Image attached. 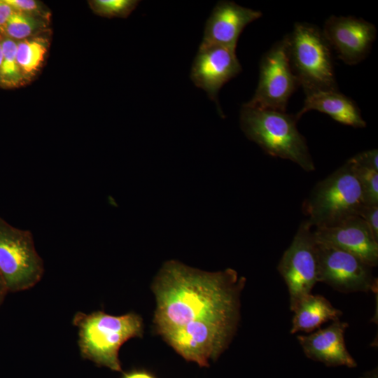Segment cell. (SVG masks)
<instances>
[{"instance_id": "3957f363", "label": "cell", "mask_w": 378, "mask_h": 378, "mask_svg": "<svg viewBox=\"0 0 378 378\" xmlns=\"http://www.w3.org/2000/svg\"><path fill=\"white\" fill-rule=\"evenodd\" d=\"M73 323L78 329L82 356L115 371L121 370L118 358L121 346L143 333L142 319L134 313L112 316L102 311L78 312Z\"/></svg>"}, {"instance_id": "4fadbf2b", "label": "cell", "mask_w": 378, "mask_h": 378, "mask_svg": "<svg viewBox=\"0 0 378 378\" xmlns=\"http://www.w3.org/2000/svg\"><path fill=\"white\" fill-rule=\"evenodd\" d=\"M262 15L261 11L243 7L234 1H220L207 19L200 45H218L236 50L244 28Z\"/></svg>"}, {"instance_id": "44dd1931", "label": "cell", "mask_w": 378, "mask_h": 378, "mask_svg": "<svg viewBox=\"0 0 378 378\" xmlns=\"http://www.w3.org/2000/svg\"><path fill=\"white\" fill-rule=\"evenodd\" d=\"M138 1L132 0H97L95 8L107 16H127L137 6Z\"/></svg>"}, {"instance_id": "6da1fadb", "label": "cell", "mask_w": 378, "mask_h": 378, "mask_svg": "<svg viewBox=\"0 0 378 378\" xmlns=\"http://www.w3.org/2000/svg\"><path fill=\"white\" fill-rule=\"evenodd\" d=\"M245 281L232 269L206 272L174 260L165 262L153 285L158 333L164 337L178 330L206 325L235 332Z\"/></svg>"}, {"instance_id": "ac0fdd59", "label": "cell", "mask_w": 378, "mask_h": 378, "mask_svg": "<svg viewBox=\"0 0 378 378\" xmlns=\"http://www.w3.org/2000/svg\"><path fill=\"white\" fill-rule=\"evenodd\" d=\"M2 62L0 66L1 80L8 85H16L22 78V72L17 61V43L10 38L1 43Z\"/></svg>"}, {"instance_id": "7402d4cb", "label": "cell", "mask_w": 378, "mask_h": 378, "mask_svg": "<svg viewBox=\"0 0 378 378\" xmlns=\"http://www.w3.org/2000/svg\"><path fill=\"white\" fill-rule=\"evenodd\" d=\"M368 227L378 240V205H363L359 215Z\"/></svg>"}, {"instance_id": "7a4b0ae2", "label": "cell", "mask_w": 378, "mask_h": 378, "mask_svg": "<svg viewBox=\"0 0 378 378\" xmlns=\"http://www.w3.org/2000/svg\"><path fill=\"white\" fill-rule=\"evenodd\" d=\"M296 114L242 105L240 127L246 136L267 154L290 160L306 172L315 165L304 136L299 132Z\"/></svg>"}, {"instance_id": "5b68a950", "label": "cell", "mask_w": 378, "mask_h": 378, "mask_svg": "<svg viewBox=\"0 0 378 378\" xmlns=\"http://www.w3.org/2000/svg\"><path fill=\"white\" fill-rule=\"evenodd\" d=\"M363 206L360 187L351 164H345L319 181L302 204L307 220L323 228L358 216Z\"/></svg>"}, {"instance_id": "484cf974", "label": "cell", "mask_w": 378, "mask_h": 378, "mask_svg": "<svg viewBox=\"0 0 378 378\" xmlns=\"http://www.w3.org/2000/svg\"><path fill=\"white\" fill-rule=\"evenodd\" d=\"M123 378H155L150 374L145 371H134L125 374Z\"/></svg>"}, {"instance_id": "ffe728a7", "label": "cell", "mask_w": 378, "mask_h": 378, "mask_svg": "<svg viewBox=\"0 0 378 378\" xmlns=\"http://www.w3.org/2000/svg\"><path fill=\"white\" fill-rule=\"evenodd\" d=\"M36 20L24 13L13 11L4 26L6 34L16 39H24L36 30Z\"/></svg>"}, {"instance_id": "7c38bea8", "label": "cell", "mask_w": 378, "mask_h": 378, "mask_svg": "<svg viewBox=\"0 0 378 378\" xmlns=\"http://www.w3.org/2000/svg\"><path fill=\"white\" fill-rule=\"evenodd\" d=\"M315 239L349 252L372 267L378 264V240L360 216H354L335 225L316 228Z\"/></svg>"}, {"instance_id": "8992f818", "label": "cell", "mask_w": 378, "mask_h": 378, "mask_svg": "<svg viewBox=\"0 0 378 378\" xmlns=\"http://www.w3.org/2000/svg\"><path fill=\"white\" fill-rule=\"evenodd\" d=\"M44 273L32 234L17 228L0 216V274L8 292L26 290L36 285Z\"/></svg>"}, {"instance_id": "52a82bcc", "label": "cell", "mask_w": 378, "mask_h": 378, "mask_svg": "<svg viewBox=\"0 0 378 378\" xmlns=\"http://www.w3.org/2000/svg\"><path fill=\"white\" fill-rule=\"evenodd\" d=\"M312 227L307 220L301 223L277 267L287 286L292 312L318 282L316 241Z\"/></svg>"}, {"instance_id": "2e32d148", "label": "cell", "mask_w": 378, "mask_h": 378, "mask_svg": "<svg viewBox=\"0 0 378 378\" xmlns=\"http://www.w3.org/2000/svg\"><path fill=\"white\" fill-rule=\"evenodd\" d=\"M290 333L310 332L329 321L340 320L342 312L321 295L309 294L293 311Z\"/></svg>"}, {"instance_id": "8fae6325", "label": "cell", "mask_w": 378, "mask_h": 378, "mask_svg": "<svg viewBox=\"0 0 378 378\" xmlns=\"http://www.w3.org/2000/svg\"><path fill=\"white\" fill-rule=\"evenodd\" d=\"M241 70L236 50L218 45H200L190 76L195 85L216 102L220 111L218 100L220 88Z\"/></svg>"}, {"instance_id": "30bf717a", "label": "cell", "mask_w": 378, "mask_h": 378, "mask_svg": "<svg viewBox=\"0 0 378 378\" xmlns=\"http://www.w3.org/2000/svg\"><path fill=\"white\" fill-rule=\"evenodd\" d=\"M321 30L331 50L347 65L364 60L377 36L373 24L354 16L330 15Z\"/></svg>"}, {"instance_id": "5bb4252c", "label": "cell", "mask_w": 378, "mask_h": 378, "mask_svg": "<svg viewBox=\"0 0 378 378\" xmlns=\"http://www.w3.org/2000/svg\"><path fill=\"white\" fill-rule=\"evenodd\" d=\"M348 326V323L337 320L308 335H298L297 339L309 358L328 366L354 368L356 362L346 349L344 342Z\"/></svg>"}, {"instance_id": "603a6c76", "label": "cell", "mask_w": 378, "mask_h": 378, "mask_svg": "<svg viewBox=\"0 0 378 378\" xmlns=\"http://www.w3.org/2000/svg\"><path fill=\"white\" fill-rule=\"evenodd\" d=\"M350 160L359 165L372 168L378 171V150L377 149L368 150L356 154Z\"/></svg>"}, {"instance_id": "d4e9b609", "label": "cell", "mask_w": 378, "mask_h": 378, "mask_svg": "<svg viewBox=\"0 0 378 378\" xmlns=\"http://www.w3.org/2000/svg\"><path fill=\"white\" fill-rule=\"evenodd\" d=\"M13 11L4 1H0V27H4Z\"/></svg>"}, {"instance_id": "9a60e30c", "label": "cell", "mask_w": 378, "mask_h": 378, "mask_svg": "<svg viewBox=\"0 0 378 378\" xmlns=\"http://www.w3.org/2000/svg\"><path fill=\"white\" fill-rule=\"evenodd\" d=\"M315 110L324 113L335 121L356 128H364L366 122L360 110L350 97L337 91H320L306 94L302 108L296 113L300 118Z\"/></svg>"}, {"instance_id": "ba28073f", "label": "cell", "mask_w": 378, "mask_h": 378, "mask_svg": "<svg viewBox=\"0 0 378 378\" xmlns=\"http://www.w3.org/2000/svg\"><path fill=\"white\" fill-rule=\"evenodd\" d=\"M298 87V81L289 64L283 37L262 55L256 90L252 98L243 105L286 112L288 100Z\"/></svg>"}, {"instance_id": "e0dca14e", "label": "cell", "mask_w": 378, "mask_h": 378, "mask_svg": "<svg viewBox=\"0 0 378 378\" xmlns=\"http://www.w3.org/2000/svg\"><path fill=\"white\" fill-rule=\"evenodd\" d=\"M47 52L46 41L42 38L22 40L17 43V61L24 74L36 72L43 63Z\"/></svg>"}, {"instance_id": "277c9868", "label": "cell", "mask_w": 378, "mask_h": 378, "mask_svg": "<svg viewBox=\"0 0 378 378\" xmlns=\"http://www.w3.org/2000/svg\"><path fill=\"white\" fill-rule=\"evenodd\" d=\"M284 37L290 66L305 95L338 90L332 50L320 28L298 22Z\"/></svg>"}, {"instance_id": "4316f807", "label": "cell", "mask_w": 378, "mask_h": 378, "mask_svg": "<svg viewBox=\"0 0 378 378\" xmlns=\"http://www.w3.org/2000/svg\"><path fill=\"white\" fill-rule=\"evenodd\" d=\"M8 293L3 277L0 274V307L3 304L5 298Z\"/></svg>"}, {"instance_id": "d6986e66", "label": "cell", "mask_w": 378, "mask_h": 378, "mask_svg": "<svg viewBox=\"0 0 378 378\" xmlns=\"http://www.w3.org/2000/svg\"><path fill=\"white\" fill-rule=\"evenodd\" d=\"M359 183L363 205H378V171L347 160Z\"/></svg>"}, {"instance_id": "cb8c5ba5", "label": "cell", "mask_w": 378, "mask_h": 378, "mask_svg": "<svg viewBox=\"0 0 378 378\" xmlns=\"http://www.w3.org/2000/svg\"><path fill=\"white\" fill-rule=\"evenodd\" d=\"M15 11L32 12L38 9V3L34 0H5Z\"/></svg>"}, {"instance_id": "83f0119b", "label": "cell", "mask_w": 378, "mask_h": 378, "mask_svg": "<svg viewBox=\"0 0 378 378\" xmlns=\"http://www.w3.org/2000/svg\"><path fill=\"white\" fill-rule=\"evenodd\" d=\"M2 62V48H1V43H0V66Z\"/></svg>"}, {"instance_id": "9c48e42d", "label": "cell", "mask_w": 378, "mask_h": 378, "mask_svg": "<svg viewBox=\"0 0 378 378\" xmlns=\"http://www.w3.org/2000/svg\"><path fill=\"white\" fill-rule=\"evenodd\" d=\"M316 241L318 281L345 293L377 290V279L372 275V267L349 252Z\"/></svg>"}]
</instances>
